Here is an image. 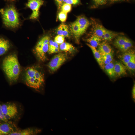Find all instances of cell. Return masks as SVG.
<instances>
[{
    "label": "cell",
    "mask_w": 135,
    "mask_h": 135,
    "mask_svg": "<svg viewBox=\"0 0 135 135\" xmlns=\"http://www.w3.org/2000/svg\"><path fill=\"white\" fill-rule=\"evenodd\" d=\"M3 70L11 83L17 81L20 74L21 69L18 57L15 54H10L3 60Z\"/></svg>",
    "instance_id": "cell-1"
},
{
    "label": "cell",
    "mask_w": 135,
    "mask_h": 135,
    "mask_svg": "<svg viewBox=\"0 0 135 135\" xmlns=\"http://www.w3.org/2000/svg\"><path fill=\"white\" fill-rule=\"evenodd\" d=\"M25 83L28 86L38 90L44 83V76L34 66L27 68L24 73Z\"/></svg>",
    "instance_id": "cell-2"
},
{
    "label": "cell",
    "mask_w": 135,
    "mask_h": 135,
    "mask_svg": "<svg viewBox=\"0 0 135 135\" xmlns=\"http://www.w3.org/2000/svg\"><path fill=\"white\" fill-rule=\"evenodd\" d=\"M3 24L8 28H14L18 27L20 24L19 14L14 6H10L5 9H1Z\"/></svg>",
    "instance_id": "cell-3"
},
{
    "label": "cell",
    "mask_w": 135,
    "mask_h": 135,
    "mask_svg": "<svg viewBox=\"0 0 135 135\" xmlns=\"http://www.w3.org/2000/svg\"><path fill=\"white\" fill-rule=\"evenodd\" d=\"M50 37L48 36L42 37L36 45L34 52L40 61L44 62L46 60V54L48 52Z\"/></svg>",
    "instance_id": "cell-4"
},
{
    "label": "cell",
    "mask_w": 135,
    "mask_h": 135,
    "mask_svg": "<svg viewBox=\"0 0 135 135\" xmlns=\"http://www.w3.org/2000/svg\"><path fill=\"white\" fill-rule=\"evenodd\" d=\"M68 55L66 53H60L55 55L48 64L49 69L52 72L56 70L66 61Z\"/></svg>",
    "instance_id": "cell-5"
},
{
    "label": "cell",
    "mask_w": 135,
    "mask_h": 135,
    "mask_svg": "<svg viewBox=\"0 0 135 135\" xmlns=\"http://www.w3.org/2000/svg\"><path fill=\"white\" fill-rule=\"evenodd\" d=\"M2 110L4 117L8 120L14 118L18 113L17 106L13 103L2 105Z\"/></svg>",
    "instance_id": "cell-6"
},
{
    "label": "cell",
    "mask_w": 135,
    "mask_h": 135,
    "mask_svg": "<svg viewBox=\"0 0 135 135\" xmlns=\"http://www.w3.org/2000/svg\"><path fill=\"white\" fill-rule=\"evenodd\" d=\"M44 3V1L42 0H28L26 6L32 11V13L30 17V19L36 20L38 18L40 8Z\"/></svg>",
    "instance_id": "cell-7"
},
{
    "label": "cell",
    "mask_w": 135,
    "mask_h": 135,
    "mask_svg": "<svg viewBox=\"0 0 135 135\" xmlns=\"http://www.w3.org/2000/svg\"><path fill=\"white\" fill-rule=\"evenodd\" d=\"M78 25L81 36L86 32L90 25L88 20L83 16L78 17L76 21Z\"/></svg>",
    "instance_id": "cell-8"
},
{
    "label": "cell",
    "mask_w": 135,
    "mask_h": 135,
    "mask_svg": "<svg viewBox=\"0 0 135 135\" xmlns=\"http://www.w3.org/2000/svg\"><path fill=\"white\" fill-rule=\"evenodd\" d=\"M8 122L0 124V135H10L15 131L14 126Z\"/></svg>",
    "instance_id": "cell-9"
},
{
    "label": "cell",
    "mask_w": 135,
    "mask_h": 135,
    "mask_svg": "<svg viewBox=\"0 0 135 135\" xmlns=\"http://www.w3.org/2000/svg\"><path fill=\"white\" fill-rule=\"evenodd\" d=\"M40 131L38 129L28 128L22 130H16L10 135H32L37 134Z\"/></svg>",
    "instance_id": "cell-10"
},
{
    "label": "cell",
    "mask_w": 135,
    "mask_h": 135,
    "mask_svg": "<svg viewBox=\"0 0 135 135\" xmlns=\"http://www.w3.org/2000/svg\"><path fill=\"white\" fill-rule=\"evenodd\" d=\"M114 69L116 76L120 77L126 74V67L121 63L116 62L114 64Z\"/></svg>",
    "instance_id": "cell-11"
},
{
    "label": "cell",
    "mask_w": 135,
    "mask_h": 135,
    "mask_svg": "<svg viewBox=\"0 0 135 135\" xmlns=\"http://www.w3.org/2000/svg\"><path fill=\"white\" fill-rule=\"evenodd\" d=\"M135 56L134 50L129 49L123 52L120 56V58L123 63L125 65L129 62Z\"/></svg>",
    "instance_id": "cell-12"
},
{
    "label": "cell",
    "mask_w": 135,
    "mask_h": 135,
    "mask_svg": "<svg viewBox=\"0 0 135 135\" xmlns=\"http://www.w3.org/2000/svg\"><path fill=\"white\" fill-rule=\"evenodd\" d=\"M93 26V33L101 38L104 35L106 30L102 25L97 22H94Z\"/></svg>",
    "instance_id": "cell-13"
},
{
    "label": "cell",
    "mask_w": 135,
    "mask_h": 135,
    "mask_svg": "<svg viewBox=\"0 0 135 135\" xmlns=\"http://www.w3.org/2000/svg\"><path fill=\"white\" fill-rule=\"evenodd\" d=\"M86 44L91 49L96 59L101 68L102 69H104V65L103 63L100 52L96 48L92 46L89 44L87 43Z\"/></svg>",
    "instance_id": "cell-14"
},
{
    "label": "cell",
    "mask_w": 135,
    "mask_h": 135,
    "mask_svg": "<svg viewBox=\"0 0 135 135\" xmlns=\"http://www.w3.org/2000/svg\"><path fill=\"white\" fill-rule=\"evenodd\" d=\"M70 30L76 39V42H79L80 38L81 36L79 26L76 21L72 23L70 25Z\"/></svg>",
    "instance_id": "cell-15"
},
{
    "label": "cell",
    "mask_w": 135,
    "mask_h": 135,
    "mask_svg": "<svg viewBox=\"0 0 135 135\" xmlns=\"http://www.w3.org/2000/svg\"><path fill=\"white\" fill-rule=\"evenodd\" d=\"M122 33H119L106 29L104 35L101 38L102 40L106 42L110 41Z\"/></svg>",
    "instance_id": "cell-16"
},
{
    "label": "cell",
    "mask_w": 135,
    "mask_h": 135,
    "mask_svg": "<svg viewBox=\"0 0 135 135\" xmlns=\"http://www.w3.org/2000/svg\"><path fill=\"white\" fill-rule=\"evenodd\" d=\"M86 41L91 46L96 48L98 46L102 40L100 38L93 33L91 36L86 40Z\"/></svg>",
    "instance_id": "cell-17"
},
{
    "label": "cell",
    "mask_w": 135,
    "mask_h": 135,
    "mask_svg": "<svg viewBox=\"0 0 135 135\" xmlns=\"http://www.w3.org/2000/svg\"><path fill=\"white\" fill-rule=\"evenodd\" d=\"M130 40L125 36H118L115 38L113 42L114 45L118 49L124 46Z\"/></svg>",
    "instance_id": "cell-18"
},
{
    "label": "cell",
    "mask_w": 135,
    "mask_h": 135,
    "mask_svg": "<svg viewBox=\"0 0 135 135\" xmlns=\"http://www.w3.org/2000/svg\"><path fill=\"white\" fill-rule=\"evenodd\" d=\"M10 47V44L8 40L0 38V56L4 54Z\"/></svg>",
    "instance_id": "cell-19"
},
{
    "label": "cell",
    "mask_w": 135,
    "mask_h": 135,
    "mask_svg": "<svg viewBox=\"0 0 135 135\" xmlns=\"http://www.w3.org/2000/svg\"><path fill=\"white\" fill-rule=\"evenodd\" d=\"M100 52L109 54L112 52L111 46L106 42H101L98 46V50Z\"/></svg>",
    "instance_id": "cell-20"
},
{
    "label": "cell",
    "mask_w": 135,
    "mask_h": 135,
    "mask_svg": "<svg viewBox=\"0 0 135 135\" xmlns=\"http://www.w3.org/2000/svg\"><path fill=\"white\" fill-rule=\"evenodd\" d=\"M114 64L111 62L104 65V69L109 77L112 79L116 77L114 69Z\"/></svg>",
    "instance_id": "cell-21"
},
{
    "label": "cell",
    "mask_w": 135,
    "mask_h": 135,
    "mask_svg": "<svg viewBox=\"0 0 135 135\" xmlns=\"http://www.w3.org/2000/svg\"><path fill=\"white\" fill-rule=\"evenodd\" d=\"M68 26L64 24H60L58 28L57 33L58 35L63 36L64 37H68L69 32Z\"/></svg>",
    "instance_id": "cell-22"
},
{
    "label": "cell",
    "mask_w": 135,
    "mask_h": 135,
    "mask_svg": "<svg viewBox=\"0 0 135 135\" xmlns=\"http://www.w3.org/2000/svg\"><path fill=\"white\" fill-rule=\"evenodd\" d=\"M103 63L105 65L111 62L113 60L112 52L109 54L100 53Z\"/></svg>",
    "instance_id": "cell-23"
},
{
    "label": "cell",
    "mask_w": 135,
    "mask_h": 135,
    "mask_svg": "<svg viewBox=\"0 0 135 135\" xmlns=\"http://www.w3.org/2000/svg\"><path fill=\"white\" fill-rule=\"evenodd\" d=\"M60 50L69 52H72L75 50L74 47L71 44L64 42L60 45L59 47Z\"/></svg>",
    "instance_id": "cell-24"
},
{
    "label": "cell",
    "mask_w": 135,
    "mask_h": 135,
    "mask_svg": "<svg viewBox=\"0 0 135 135\" xmlns=\"http://www.w3.org/2000/svg\"><path fill=\"white\" fill-rule=\"evenodd\" d=\"M126 67L130 70L134 71L135 69V56L125 65Z\"/></svg>",
    "instance_id": "cell-25"
},
{
    "label": "cell",
    "mask_w": 135,
    "mask_h": 135,
    "mask_svg": "<svg viewBox=\"0 0 135 135\" xmlns=\"http://www.w3.org/2000/svg\"><path fill=\"white\" fill-rule=\"evenodd\" d=\"M132 45V42L130 40L124 46L118 49L121 52H124L130 49Z\"/></svg>",
    "instance_id": "cell-26"
},
{
    "label": "cell",
    "mask_w": 135,
    "mask_h": 135,
    "mask_svg": "<svg viewBox=\"0 0 135 135\" xmlns=\"http://www.w3.org/2000/svg\"><path fill=\"white\" fill-rule=\"evenodd\" d=\"M61 7L62 11L67 13L71 10V4L66 3L62 4Z\"/></svg>",
    "instance_id": "cell-27"
},
{
    "label": "cell",
    "mask_w": 135,
    "mask_h": 135,
    "mask_svg": "<svg viewBox=\"0 0 135 135\" xmlns=\"http://www.w3.org/2000/svg\"><path fill=\"white\" fill-rule=\"evenodd\" d=\"M60 50L59 48L49 44L48 52L49 54L58 52Z\"/></svg>",
    "instance_id": "cell-28"
},
{
    "label": "cell",
    "mask_w": 135,
    "mask_h": 135,
    "mask_svg": "<svg viewBox=\"0 0 135 135\" xmlns=\"http://www.w3.org/2000/svg\"><path fill=\"white\" fill-rule=\"evenodd\" d=\"M108 0H93L94 7L96 8L99 6L106 4Z\"/></svg>",
    "instance_id": "cell-29"
},
{
    "label": "cell",
    "mask_w": 135,
    "mask_h": 135,
    "mask_svg": "<svg viewBox=\"0 0 135 135\" xmlns=\"http://www.w3.org/2000/svg\"><path fill=\"white\" fill-rule=\"evenodd\" d=\"M65 37L63 36L58 35L55 38L54 41L59 45L61 44L64 42Z\"/></svg>",
    "instance_id": "cell-30"
},
{
    "label": "cell",
    "mask_w": 135,
    "mask_h": 135,
    "mask_svg": "<svg viewBox=\"0 0 135 135\" xmlns=\"http://www.w3.org/2000/svg\"><path fill=\"white\" fill-rule=\"evenodd\" d=\"M58 17L60 21L62 22H64L67 19V13L62 11L59 13Z\"/></svg>",
    "instance_id": "cell-31"
},
{
    "label": "cell",
    "mask_w": 135,
    "mask_h": 135,
    "mask_svg": "<svg viewBox=\"0 0 135 135\" xmlns=\"http://www.w3.org/2000/svg\"><path fill=\"white\" fill-rule=\"evenodd\" d=\"M0 120L4 122L8 121L4 117L2 111V105L0 104Z\"/></svg>",
    "instance_id": "cell-32"
},
{
    "label": "cell",
    "mask_w": 135,
    "mask_h": 135,
    "mask_svg": "<svg viewBox=\"0 0 135 135\" xmlns=\"http://www.w3.org/2000/svg\"><path fill=\"white\" fill-rule=\"evenodd\" d=\"M80 2V0H67L66 3L70 4H76Z\"/></svg>",
    "instance_id": "cell-33"
},
{
    "label": "cell",
    "mask_w": 135,
    "mask_h": 135,
    "mask_svg": "<svg viewBox=\"0 0 135 135\" xmlns=\"http://www.w3.org/2000/svg\"><path fill=\"white\" fill-rule=\"evenodd\" d=\"M132 98L134 102L135 100V84L134 83L132 87Z\"/></svg>",
    "instance_id": "cell-34"
},
{
    "label": "cell",
    "mask_w": 135,
    "mask_h": 135,
    "mask_svg": "<svg viewBox=\"0 0 135 135\" xmlns=\"http://www.w3.org/2000/svg\"><path fill=\"white\" fill-rule=\"evenodd\" d=\"M57 3L58 6L60 8L62 4L63 0H55Z\"/></svg>",
    "instance_id": "cell-35"
},
{
    "label": "cell",
    "mask_w": 135,
    "mask_h": 135,
    "mask_svg": "<svg viewBox=\"0 0 135 135\" xmlns=\"http://www.w3.org/2000/svg\"><path fill=\"white\" fill-rule=\"evenodd\" d=\"M111 3H113L115 2L120 1L122 0H109Z\"/></svg>",
    "instance_id": "cell-36"
},
{
    "label": "cell",
    "mask_w": 135,
    "mask_h": 135,
    "mask_svg": "<svg viewBox=\"0 0 135 135\" xmlns=\"http://www.w3.org/2000/svg\"><path fill=\"white\" fill-rule=\"evenodd\" d=\"M67 0H63V2H66Z\"/></svg>",
    "instance_id": "cell-37"
},
{
    "label": "cell",
    "mask_w": 135,
    "mask_h": 135,
    "mask_svg": "<svg viewBox=\"0 0 135 135\" xmlns=\"http://www.w3.org/2000/svg\"><path fill=\"white\" fill-rule=\"evenodd\" d=\"M10 0V1H13V0Z\"/></svg>",
    "instance_id": "cell-38"
}]
</instances>
